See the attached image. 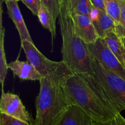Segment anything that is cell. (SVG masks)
<instances>
[{"label": "cell", "mask_w": 125, "mask_h": 125, "mask_svg": "<svg viewBox=\"0 0 125 125\" xmlns=\"http://www.w3.org/2000/svg\"><path fill=\"white\" fill-rule=\"evenodd\" d=\"M122 40H123V43H124V45H125V38H122Z\"/></svg>", "instance_id": "25"}, {"label": "cell", "mask_w": 125, "mask_h": 125, "mask_svg": "<svg viewBox=\"0 0 125 125\" xmlns=\"http://www.w3.org/2000/svg\"><path fill=\"white\" fill-rule=\"evenodd\" d=\"M4 36L5 28L1 26V33H0V81L2 84V90L3 92V85L5 81L7 70L9 69L8 63H7L6 58V53L4 49Z\"/></svg>", "instance_id": "16"}, {"label": "cell", "mask_w": 125, "mask_h": 125, "mask_svg": "<svg viewBox=\"0 0 125 125\" xmlns=\"http://www.w3.org/2000/svg\"><path fill=\"white\" fill-rule=\"evenodd\" d=\"M93 120L76 105H71L56 125H94Z\"/></svg>", "instance_id": "10"}, {"label": "cell", "mask_w": 125, "mask_h": 125, "mask_svg": "<svg viewBox=\"0 0 125 125\" xmlns=\"http://www.w3.org/2000/svg\"><path fill=\"white\" fill-rule=\"evenodd\" d=\"M59 24L62 39V61L73 73H94L93 61L88 45L76 34L73 18L64 0H62Z\"/></svg>", "instance_id": "3"}, {"label": "cell", "mask_w": 125, "mask_h": 125, "mask_svg": "<svg viewBox=\"0 0 125 125\" xmlns=\"http://www.w3.org/2000/svg\"><path fill=\"white\" fill-rule=\"evenodd\" d=\"M21 2L29 9L33 15L38 16L42 4V0H23Z\"/></svg>", "instance_id": "19"}, {"label": "cell", "mask_w": 125, "mask_h": 125, "mask_svg": "<svg viewBox=\"0 0 125 125\" xmlns=\"http://www.w3.org/2000/svg\"><path fill=\"white\" fill-rule=\"evenodd\" d=\"M94 125H125V118L119 114L109 122L105 123L94 122Z\"/></svg>", "instance_id": "21"}, {"label": "cell", "mask_w": 125, "mask_h": 125, "mask_svg": "<svg viewBox=\"0 0 125 125\" xmlns=\"http://www.w3.org/2000/svg\"><path fill=\"white\" fill-rule=\"evenodd\" d=\"M8 67L21 80L40 81L43 78L34 66L28 61H21L17 59L8 63Z\"/></svg>", "instance_id": "11"}, {"label": "cell", "mask_w": 125, "mask_h": 125, "mask_svg": "<svg viewBox=\"0 0 125 125\" xmlns=\"http://www.w3.org/2000/svg\"><path fill=\"white\" fill-rule=\"evenodd\" d=\"M0 125H32L26 122L12 118L10 116L1 113Z\"/></svg>", "instance_id": "20"}, {"label": "cell", "mask_w": 125, "mask_h": 125, "mask_svg": "<svg viewBox=\"0 0 125 125\" xmlns=\"http://www.w3.org/2000/svg\"><path fill=\"white\" fill-rule=\"evenodd\" d=\"M68 11L72 14L89 16L93 8L90 0H64Z\"/></svg>", "instance_id": "14"}, {"label": "cell", "mask_w": 125, "mask_h": 125, "mask_svg": "<svg viewBox=\"0 0 125 125\" xmlns=\"http://www.w3.org/2000/svg\"><path fill=\"white\" fill-rule=\"evenodd\" d=\"M71 72L68 68L46 77L40 81V91L35 101L36 117L34 125H56L71 106L62 82Z\"/></svg>", "instance_id": "2"}, {"label": "cell", "mask_w": 125, "mask_h": 125, "mask_svg": "<svg viewBox=\"0 0 125 125\" xmlns=\"http://www.w3.org/2000/svg\"><path fill=\"white\" fill-rule=\"evenodd\" d=\"M21 42L22 48L26 56L27 61L34 66L43 77L48 76L68 68L62 61L55 62L46 58L35 47L34 43L26 40Z\"/></svg>", "instance_id": "5"}, {"label": "cell", "mask_w": 125, "mask_h": 125, "mask_svg": "<svg viewBox=\"0 0 125 125\" xmlns=\"http://www.w3.org/2000/svg\"><path fill=\"white\" fill-rule=\"evenodd\" d=\"M0 111L12 118L34 125V120L26 111L18 95L2 92L0 102Z\"/></svg>", "instance_id": "7"}, {"label": "cell", "mask_w": 125, "mask_h": 125, "mask_svg": "<svg viewBox=\"0 0 125 125\" xmlns=\"http://www.w3.org/2000/svg\"><path fill=\"white\" fill-rule=\"evenodd\" d=\"M100 13V10H98L97 9L93 7L92 9L91 12H90V15H89V17H90L92 21H94L96 20L99 17Z\"/></svg>", "instance_id": "24"}, {"label": "cell", "mask_w": 125, "mask_h": 125, "mask_svg": "<svg viewBox=\"0 0 125 125\" xmlns=\"http://www.w3.org/2000/svg\"><path fill=\"white\" fill-rule=\"evenodd\" d=\"M71 104L80 107L96 123H105L120 114L91 75L71 73L62 82Z\"/></svg>", "instance_id": "1"}, {"label": "cell", "mask_w": 125, "mask_h": 125, "mask_svg": "<svg viewBox=\"0 0 125 125\" xmlns=\"http://www.w3.org/2000/svg\"><path fill=\"white\" fill-rule=\"evenodd\" d=\"M43 4L50 14L51 15L54 22L56 23V20L61 12L62 0H42Z\"/></svg>", "instance_id": "18"}, {"label": "cell", "mask_w": 125, "mask_h": 125, "mask_svg": "<svg viewBox=\"0 0 125 125\" xmlns=\"http://www.w3.org/2000/svg\"><path fill=\"white\" fill-rule=\"evenodd\" d=\"M106 13L111 17L115 23V27L121 25V11L118 0H105Z\"/></svg>", "instance_id": "17"}, {"label": "cell", "mask_w": 125, "mask_h": 125, "mask_svg": "<svg viewBox=\"0 0 125 125\" xmlns=\"http://www.w3.org/2000/svg\"><path fill=\"white\" fill-rule=\"evenodd\" d=\"M38 18L40 23L45 29H48L50 32L51 34V38H52V43L54 39H55V37L56 35V23L54 22L51 15L48 12V10L43 4H42L41 8L39 11V15H38Z\"/></svg>", "instance_id": "15"}, {"label": "cell", "mask_w": 125, "mask_h": 125, "mask_svg": "<svg viewBox=\"0 0 125 125\" xmlns=\"http://www.w3.org/2000/svg\"><path fill=\"white\" fill-rule=\"evenodd\" d=\"M92 76L120 112L125 111V80L93 61Z\"/></svg>", "instance_id": "4"}, {"label": "cell", "mask_w": 125, "mask_h": 125, "mask_svg": "<svg viewBox=\"0 0 125 125\" xmlns=\"http://www.w3.org/2000/svg\"><path fill=\"white\" fill-rule=\"evenodd\" d=\"M101 39L125 68V47L122 38L111 32Z\"/></svg>", "instance_id": "12"}, {"label": "cell", "mask_w": 125, "mask_h": 125, "mask_svg": "<svg viewBox=\"0 0 125 125\" xmlns=\"http://www.w3.org/2000/svg\"><path fill=\"white\" fill-rule=\"evenodd\" d=\"M96 32L100 39H103L106 35L115 32V23L114 21L106 13L100 11L99 17L92 21Z\"/></svg>", "instance_id": "13"}, {"label": "cell", "mask_w": 125, "mask_h": 125, "mask_svg": "<svg viewBox=\"0 0 125 125\" xmlns=\"http://www.w3.org/2000/svg\"><path fill=\"white\" fill-rule=\"evenodd\" d=\"M93 59L100 62L106 70L117 74L125 80V68L111 52L101 39L88 45Z\"/></svg>", "instance_id": "6"}, {"label": "cell", "mask_w": 125, "mask_h": 125, "mask_svg": "<svg viewBox=\"0 0 125 125\" xmlns=\"http://www.w3.org/2000/svg\"><path fill=\"white\" fill-rule=\"evenodd\" d=\"M7 9L9 17L11 18L17 28L20 35L21 42L28 41L33 43L30 34L28 30L25 22L22 17L18 4V1L16 0H6L4 1Z\"/></svg>", "instance_id": "9"}, {"label": "cell", "mask_w": 125, "mask_h": 125, "mask_svg": "<svg viewBox=\"0 0 125 125\" xmlns=\"http://www.w3.org/2000/svg\"><path fill=\"white\" fill-rule=\"evenodd\" d=\"M70 15L73 18L76 32L85 43H94L100 39L89 16L72 13Z\"/></svg>", "instance_id": "8"}, {"label": "cell", "mask_w": 125, "mask_h": 125, "mask_svg": "<svg viewBox=\"0 0 125 125\" xmlns=\"http://www.w3.org/2000/svg\"><path fill=\"white\" fill-rule=\"evenodd\" d=\"M121 11V25L125 30V0H118Z\"/></svg>", "instance_id": "23"}, {"label": "cell", "mask_w": 125, "mask_h": 125, "mask_svg": "<svg viewBox=\"0 0 125 125\" xmlns=\"http://www.w3.org/2000/svg\"><path fill=\"white\" fill-rule=\"evenodd\" d=\"M93 7L99 10L106 13V4L105 0H90Z\"/></svg>", "instance_id": "22"}]
</instances>
